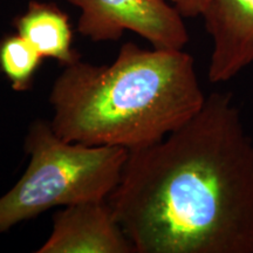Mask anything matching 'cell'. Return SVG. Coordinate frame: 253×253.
I'll use <instances>...</instances> for the list:
<instances>
[{"instance_id":"6da1fadb","label":"cell","mask_w":253,"mask_h":253,"mask_svg":"<svg viewBox=\"0 0 253 253\" xmlns=\"http://www.w3.org/2000/svg\"><path fill=\"white\" fill-rule=\"evenodd\" d=\"M107 202L136 253H253V137L232 95L128 150Z\"/></svg>"},{"instance_id":"5b68a950","label":"cell","mask_w":253,"mask_h":253,"mask_svg":"<svg viewBox=\"0 0 253 253\" xmlns=\"http://www.w3.org/2000/svg\"><path fill=\"white\" fill-rule=\"evenodd\" d=\"M37 253H136L108 202L65 207L53 216L52 232Z\"/></svg>"},{"instance_id":"7a4b0ae2","label":"cell","mask_w":253,"mask_h":253,"mask_svg":"<svg viewBox=\"0 0 253 253\" xmlns=\"http://www.w3.org/2000/svg\"><path fill=\"white\" fill-rule=\"evenodd\" d=\"M184 49L122 45L110 65L65 66L49 93L53 130L63 140L126 150L163 140L205 102Z\"/></svg>"},{"instance_id":"ba28073f","label":"cell","mask_w":253,"mask_h":253,"mask_svg":"<svg viewBox=\"0 0 253 253\" xmlns=\"http://www.w3.org/2000/svg\"><path fill=\"white\" fill-rule=\"evenodd\" d=\"M42 59L20 34H9L0 40V72L15 91L30 89Z\"/></svg>"},{"instance_id":"8992f818","label":"cell","mask_w":253,"mask_h":253,"mask_svg":"<svg viewBox=\"0 0 253 253\" xmlns=\"http://www.w3.org/2000/svg\"><path fill=\"white\" fill-rule=\"evenodd\" d=\"M202 17L212 39L209 81H229L253 63V0H211Z\"/></svg>"},{"instance_id":"277c9868","label":"cell","mask_w":253,"mask_h":253,"mask_svg":"<svg viewBox=\"0 0 253 253\" xmlns=\"http://www.w3.org/2000/svg\"><path fill=\"white\" fill-rule=\"evenodd\" d=\"M80 9L78 32L94 42L116 41L134 32L154 48L184 49L183 15L167 0H68Z\"/></svg>"},{"instance_id":"52a82bcc","label":"cell","mask_w":253,"mask_h":253,"mask_svg":"<svg viewBox=\"0 0 253 253\" xmlns=\"http://www.w3.org/2000/svg\"><path fill=\"white\" fill-rule=\"evenodd\" d=\"M17 33L25 38L42 58L60 65H72L81 59L73 48V30L66 12L53 2L32 0L23 14L14 19Z\"/></svg>"},{"instance_id":"3957f363","label":"cell","mask_w":253,"mask_h":253,"mask_svg":"<svg viewBox=\"0 0 253 253\" xmlns=\"http://www.w3.org/2000/svg\"><path fill=\"white\" fill-rule=\"evenodd\" d=\"M27 169L0 197V233L56 207L107 201L119 184L128 150L63 140L36 120L25 137Z\"/></svg>"},{"instance_id":"9c48e42d","label":"cell","mask_w":253,"mask_h":253,"mask_svg":"<svg viewBox=\"0 0 253 253\" xmlns=\"http://www.w3.org/2000/svg\"><path fill=\"white\" fill-rule=\"evenodd\" d=\"M183 17H199L204 13L211 0H167Z\"/></svg>"}]
</instances>
